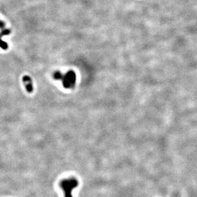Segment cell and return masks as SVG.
Segmentation results:
<instances>
[{"instance_id": "obj_1", "label": "cell", "mask_w": 197, "mask_h": 197, "mask_svg": "<svg viewBox=\"0 0 197 197\" xmlns=\"http://www.w3.org/2000/svg\"><path fill=\"white\" fill-rule=\"evenodd\" d=\"M79 182L74 177L63 179L60 182V186L64 192L65 197H73L72 191L74 188H77Z\"/></svg>"}, {"instance_id": "obj_2", "label": "cell", "mask_w": 197, "mask_h": 197, "mask_svg": "<svg viewBox=\"0 0 197 197\" xmlns=\"http://www.w3.org/2000/svg\"><path fill=\"white\" fill-rule=\"evenodd\" d=\"M55 78L56 79H61L65 87L72 88L74 87L75 85L76 75L75 73L72 71L67 72V74H66L65 75L62 74L61 72H56Z\"/></svg>"}, {"instance_id": "obj_3", "label": "cell", "mask_w": 197, "mask_h": 197, "mask_svg": "<svg viewBox=\"0 0 197 197\" xmlns=\"http://www.w3.org/2000/svg\"><path fill=\"white\" fill-rule=\"evenodd\" d=\"M23 81H24V83L26 85V89H27V90L29 92H32L33 91V85H32V81L30 79V78L28 76H25L24 77Z\"/></svg>"}]
</instances>
